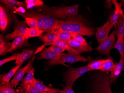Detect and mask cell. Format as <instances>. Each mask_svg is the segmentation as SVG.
<instances>
[{
  "label": "cell",
  "mask_w": 124,
  "mask_h": 93,
  "mask_svg": "<svg viewBox=\"0 0 124 93\" xmlns=\"http://www.w3.org/2000/svg\"><path fill=\"white\" fill-rule=\"evenodd\" d=\"M14 20L16 23L15 29L12 33L8 34L4 37V38L6 40H12L20 35L25 36L27 28L25 22L19 20L15 17L14 18Z\"/></svg>",
  "instance_id": "cell-8"
},
{
  "label": "cell",
  "mask_w": 124,
  "mask_h": 93,
  "mask_svg": "<svg viewBox=\"0 0 124 93\" xmlns=\"http://www.w3.org/2000/svg\"><path fill=\"white\" fill-rule=\"evenodd\" d=\"M25 22L26 24L31 28L39 30L38 25L37 23L34 19L30 17H26L25 18Z\"/></svg>",
  "instance_id": "cell-31"
},
{
  "label": "cell",
  "mask_w": 124,
  "mask_h": 93,
  "mask_svg": "<svg viewBox=\"0 0 124 93\" xmlns=\"http://www.w3.org/2000/svg\"><path fill=\"white\" fill-rule=\"evenodd\" d=\"M107 60V59L92 60L90 61L87 66L91 70H100Z\"/></svg>",
  "instance_id": "cell-23"
},
{
  "label": "cell",
  "mask_w": 124,
  "mask_h": 93,
  "mask_svg": "<svg viewBox=\"0 0 124 93\" xmlns=\"http://www.w3.org/2000/svg\"><path fill=\"white\" fill-rule=\"evenodd\" d=\"M116 29L115 35L116 37H122L124 36V15H121L118 20Z\"/></svg>",
  "instance_id": "cell-20"
},
{
  "label": "cell",
  "mask_w": 124,
  "mask_h": 93,
  "mask_svg": "<svg viewBox=\"0 0 124 93\" xmlns=\"http://www.w3.org/2000/svg\"><path fill=\"white\" fill-rule=\"evenodd\" d=\"M7 44L3 39V36L2 35H0V45H4Z\"/></svg>",
  "instance_id": "cell-39"
},
{
  "label": "cell",
  "mask_w": 124,
  "mask_h": 93,
  "mask_svg": "<svg viewBox=\"0 0 124 93\" xmlns=\"http://www.w3.org/2000/svg\"><path fill=\"white\" fill-rule=\"evenodd\" d=\"M27 38L25 35H20L16 37L11 44L10 48L7 50V53L11 52L24 45L27 42Z\"/></svg>",
  "instance_id": "cell-16"
},
{
  "label": "cell",
  "mask_w": 124,
  "mask_h": 93,
  "mask_svg": "<svg viewBox=\"0 0 124 93\" xmlns=\"http://www.w3.org/2000/svg\"><path fill=\"white\" fill-rule=\"evenodd\" d=\"M116 64H115L110 58L107 59V61L101 67L100 70L103 72H111L115 68Z\"/></svg>",
  "instance_id": "cell-24"
},
{
  "label": "cell",
  "mask_w": 124,
  "mask_h": 93,
  "mask_svg": "<svg viewBox=\"0 0 124 93\" xmlns=\"http://www.w3.org/2000/svg\"><path fill=\"white\" fill-rule=\"evenodd\" d=\"M60 93H75L73 90H72V87H70L66 86L64 87L62 91H61Z\"/></svg>",
  "instance_id": "cell-38"
},
{
  "label": "cell",
  "mask_w": 124,
  "mask_h": 93,
  "mask_svg": "<svg viewBox=\"0 0 124 93\" xmlns=\"http://www.w3.org/2000/svg\"><path fill=\"white\" fill-rule=\"evenodd\" d=\"M91 70L87 66L77 68L70 67L64 74V79L66 86L72 87L77 79Z\"/></svg>",
  "instance_id": "cell-5"
},
{
  "label": "cell",
  "mask_w": 124,
  "mask_h": 93,
  "mask_svg": "<svg viewBox=\"0 0 124 93\" xmlns=\"http://www.w3.org/2000/svg\"><path fill=\"white\" fill-rule=\"evenodd\" d=\"M16 14L23 17H30L34 19L37 23L39 30L44 32H51L59 28L62 20L46 14H40L32 11H26L21 12L16 11Z\"/></svg>",
  "instance_id": "cell-2"
},
{
  "label": "cell",
  "mask_w": 124,
  "mask_h": 93,
  "mask_svg": "<svg viewBox=\"0 0 124 93\" xmlns=\"http://www.w3.org/2000/svg\"><path fill=\"white\" fill-rule=\"evenodd\" d=\"M46 49L48 51H52L57 53H62L65 51L64 49L60 47L54 45H52L49 48H46Z\"/></svg>",
  "instance_id": "cell-34"
},
{
  "label": "cell",
  "mask_w": 124,
  "mask_h": 93,
  "mask_svg": "<svg viewBox=\"0 0 124 93\" xmlns=\"http://www.w3.org/2000/svg\"><path fill=\"white\" fill-rule=\"evenodd\" d=\"M8 24V18H0V28L1 31L5 30Z\"/></svg>",
  "instance_id": "cell-36"
},
{
  "label": "cell",
  "mask_w": 124,
  "mask_h": 93,
  "mask_svg": "<svg viewBox=\"0 0 124 93\" xmlns=\"http://www.w3.org/2000/svg\"><path fill=\"white\" fill-rule=\"evenodd\" d=\"M112 2L115 5V9L114 13L110 17L109 20L115 28L118 20L120 16L124 15V14L122 8V4L118 2L117 1L115 0H112Z\"/></svg>",
  "instance_id": "cell-12"
},
{
  "label": "cell",
  "mask_w": 124,
  "mask_h": 93,
  "mask_svg": "<svg viewBox=\"0 0 124 93\" xmlns=\"http://www.w3.org/2000/svg\"><path fill=\"white\" fill-rule=\"evenodd\" d=\"M110 75L106 72H97L93 76V89L94 93H113L111 89Z\"/></svg>",
  "instance_id": "cell-3"
},
{
  "label": "cell",
  "mask_w": 124,
  "mask_h": 93,
  "mask_svg": "<svg viewBox=\"0 0 124 93\" xmlns=\"http://www.w3.org/2000/svg\"><path fill=\"white\" fill-rule=\"evenodd\" d=\"M58 34V31L57 30L53 31L41 36L39 39L44 42L45 44L44 45L46 46L57 40Z\"/></svg>",
  "instance_id": "cell-15"
},
{
  "label": "cell",
  "mask_w": 124,
  "mask_h": 93,
  "mask_svg": "<svg viewBox=\"0 0 124 93\" xmlns=\"http://www.w3.org/2000/svg\"><path fill=\"white\" fill-rule=\"evenodd\" d=\"M61 90L60 89H57L55 90H54V91H51L49 92H44V93H60V92Z\"/></svg>",
  "instance_id": "cell-40"
},
{
  "label": "cell",
  "mask_w": 124,
  "mask_h": 93,
  "mask_svg": "<svg viewBox=\"0 0 124 93\" xmlns=\"http://www.w3.org/2000/svg\"><path fill=\"white\" fill-rule=\"evenodd\" d=\"M29 84L35 87L37 89L42 92H49L56 90L57 89L53 88L52 87H46L42 82L34 77L33 78Z\"/></svg>",
  "instance_id": "cell-17"
},
{
  "label": "cell",
  "mask_w": 124,
  "mask_h": 93,
  "mask_svg": "<svg viewBox=\"0 0 124 93\" xmlns=\"http://www.w3.org/2000/svg\"><path fill=\"white\" fill-rule=\"evenodd\" d=\"M23 63H21L20 65H17L16 66L13 68L7 74L3 76L2 77L0 78V81L5 82H9L13 76L14 75L16 72L18 70V69L22 65Z\"/></svg>",
  "instance_id": "cell-26"
},
{
  "label": "cell",
  "mask_w": 124,
  "mask_h": 93,
  "mask_svg": "<svg viewBox=\"0 0 124 93\" xmlns=\"http://www.w3.org/2000/svg\"><path fill=\"white\" fill-rule=\"evenodd\" d=\"M48 45H54L59 46L63 48L65 50L67 51L68 53H70L77 54V55H80V53H79L76 50L71 47L69 45V44H68L67 42H66L61 41H57L48 44Z\"/></svg>",
  "instance_id": "cell-21"
},
{
  "label": "cell",
  "mask_w": 124,
  "mask_h": 93,
  "mask_svg": "<svg viewBox=\"0 0 124 93\" xmlns=\"http://www.w3.org/2000/svg\"><path fill=\"white\" fill-rule=\"evenodd\" d=\"M113 49L117 50L120 54V56L124 57V36L117 38Z\"/></svg>",
  "instance_id": "cell-27"
},
{
  "label": "cell",
  "mask_w": 124,
  "mask_h": 93,
  "mask_svg": "<svg viewBox=\"0 0 124 93\" xmlns=\"http://www.w3.org/2000/svg\"><path fill=\"white\" fill-rule=\"evenodd\" d=\"M121 1H122V3H123L124 5V0H122Z\"/></svg>",
  "instance_id": "cell-41"
},
{
  "label": "cell",
  "mask_w": 124,
  "mask_h": 93,
  "mask_svg": "<svg viewBox=\"0 0 124 93\" xmlns=\"http://www.w3.org/2000/svg\"><path fill=\"white\" fill-rule=\"evenodd\" d=\"M67 42L71 47L76 50L80 54L92 51L93 50V48L89 45L83 44L72 39H70Z\"/></svg>",
  "instance_id": "cell-13"
},
{
  "label": "cell",
  "mask_w": 124,
  "mask_h": 93,
  "mask_svg": "<svg viewBox=\"0 0 124 93\" xmlns=\"http://www.w3.org/2000/svg\"><path fill=\"white\" fill-rule=\"evenodd\" d=\"M72 38L73 40L76 41L77 42H80L83 44L85 45H88L86 40L84 38L82 37V35L76 34L72 33Z\"/></svg>",
  "instance_id": "cell-32"
},
{
  "label": "cell",
  "mask_w": 124,
  "mask_h": 93,
  "mask_svg": "<svg viewBox=\"0 0 124 93\" xmlns=\"http://www.w3.org/2000/svg\"><path fill=\"white\" fill-rule=\"evenodd\" d=\"M123 70H124V57L120 56V60L119 63L116 64L115 68L109 74L111 84L115 82L120 74Z\"/></svg>",
  "instance_id": "cell-11"
},
{
  "label": "cell",
  "mask_w": 124,
  "mask_h": 93,
  "mask_svg": "<svg viewBox=\"0 0 124 93\" xmlns=\"http://www.w3.org/2000/svg\"><path fill=\"white\" fill-rule=\"evenodd\" d=\"M34 58L29 61L25 67L20 68H19L15 74L12 80L11 81V84L13 88L16 87L18 85L19 83L21 81L23 78V76L25 74L27 73L28 71L32 68L33 63L34 61Z\"/></svg>",
  "instance_id": "cell-10"
},
{
  "label": "cell",
  "mask_w": 124,
  "mask_h": 93,
  "mask_svg": "<svg viewBox=\"0 0 124 93\" xmlns=\"http://www.w3.org/2000/svg\"><path fill=\"white\" fill-rule=\"evenodd\" d=\"M44 33L42 31L40 30H37L31 28H27L25 37L27 39L29 38L33 37H40L42 36V34Z\"/></svg>",
  "instance_id": "cell-25"
},
{
  "label": "cell",
  "mask_w": 124,
  "mask_h": 93,
  "mask_svg": "<svg viewBox=\"0 0 124 93\" xmlns=\"http://www.w3.org/2000/svg\"><path fill=\"white\" fill-rule=\"evenodd\" d=\"M115 31H113L108 38L104 40L97 48L95 50L98 53L110 58V51L113 49L116 42Z\"/></svg>",
  "instance_id": "cell-7"
},
{
  "label": "cell",
  "mask_w": 124,
  "mask_h": 93,
  "mask_svg": "<svg viewBox=\"0 0 124 93\" xmlns=\"http://www.w3.org/2000/svg\"><path fill=\"white\" fill-rule=\"evenodd\" d=\"M88 59L80 55L68 53L63 56L59 57L53 60L48 61V64L51 65H56L60 64H64L65 63H74L78 61L85 62Z\"/></svg>",
  "instance_id": "cell-6"
},
{
  "label": "cell",
  "mask_w": 124,
  "mask_h": 93,
  "mask_svg": "<svg viewBox=\"0 0 124 93\" xmlns=\"http://www.w3.org/2000/svg\"><path fill=\"white\" fill-rule=\"evenodd\" d=\"M26 7L28 9L35 7H39L43 5L44 3L41 0H25Z\"/></svg>",
  "instance_id": "cell-30"
},
{
  "label": "cell",
  "mask_w": 124,
  "mask_h": 93,
  "mask_svg": "<svg viewBox=\"0 0 124 93\" xmlns=\"http://www.w3.org/2000/svg\"><path fill=\"white\" fill-rule=\"evenodd\" d=\"M113 26L110 21L108 20L103 25L97 28L95 35L98 43L100 44L108 37L109 33Z\"/></svg>",
  "instance_id": "cell-9"
},
{
  "label": "cell",
  "mask_w": 124,
  "mask_h": 93,
  "mask_svg": "<svg viewBox=\"0 0 124 93\" xmlns=\"http://www.w3.org/2000/svg\"><path fill=\"white\" fill-rule=\"evenodd\" d=\"M9 46V45L8 44L4 45H0V55L6 54L7 50L10 48Z\"/></svg>",
  "instance_id": "cell-37"
},
{
  "label": "cell",
  "mask_w": 124,
  "mask_h": 93,
  "mask_svg": "<svg viewBox=\"0 0 124 93\" xmlns=\"http://www.w3.org/2000/svg\"><path fill=\"white\" fill-rule=\"evenodd\" d=\"M24 93H44L37 89L36 88L29 84Z\"/></svg>",
  "instance_id": "cell-35"
},
{
  "label": "cell",
  "mask_w": 124,
  "mask_h": 93,
  "mask_svg": "<svg viewBox=\"0 0 124 93\" xmlns=\"http://www.w3.org/2000/svg\"><path fill=\"white\" fill-rule=\"evenodd\" d=\"M0 93H19L18 90L14 89L11 85V83L0 81Z\"/></svg>",
  "instance_id": "cell-22"
},
{
  "label": "cell",
  "mask_w": 124,
  "mask_h": 93,
  "mask_svg": "<svg viewBox=\"0 0 124 93\" xmlns=\"http://www.w3.org/2000/svg\"><path fill=\"white\" fill-rule=\"evenodd\" d=\"M35 51L31 50L25 49L22 50L18 59L16 61L15 63L17 65L23 63V62L32 57L34 54Z\"/></svg>",
  "instance_id": "cell-19"
},
{
  "label": "cell",
  "mask_w": 124,
  "mask_h": 93,
  "mask_svg": "<svg viewBox=\"0 0 124 93\" xmlns=\"http://www.w3.org/2000/svg\"><path fill=\"white\" fill-rule=\"evenodd\" d=\"M0 2L5 4L8 8H13L15 6H25L24 3L15 0H1Z\"/></svg>",
  "instance_id": "cell-29"
},
{
  "label": "cell",
  "mask_w": 124,
  "mask_h": 93,
  "mask_svg": "<svg viewBox=\"0 0 124 93\" xmlns=\"http://www.w3.org/2000/svg\"><path fill=\"white\" fill-rule=\"evenodd\" d=\"M57 30L76 34L82 36H92L95 34L94 28L88 25L85 19L78 15L69 17L65 21L62 20Z\"/></svg>",
  "instance_id": "cell-1"
},
{
  "label": "cell",
  "mask_w": 124,
  "mask_h": 93,
  "mask_svg": "<svg viewBox=\"0 0 124 93\" xmlns=\"http://www.w3.org/2000/svg\"><path fill=\"white\" fill-rule=\"evenodd\" d=\"M65 54V53H57L52 51H48L46 49V48H45L42 50L41 53L39 55L38 59L40 60V59H47L54 60L56 58L63 56Z\"/></svg>",
  "instance_id": "cell-18"
},
{
  "label": "cell",
  "mask_w": 124,
  "mask_h": 93,
  "mask_svg": "<svg viewBox=\"0 0 124 93\" xmlns=\"http://www.w3.org/2000/svg\"><path fill=\"white\" fill-rule=\"evenodd\" d=\"M72 33L69 32L58 31L57 41H61L67 42L69 40L71 39L72 38Z\"/></svg>",
  "instance_id": "cell-28"
},
{
  "label": "cell",
  "mask_w": 124,
  "mask_h": 93,
  "mask_svg": "<svg viewBox=\"0 0 124 93\" xmlns=\"http://www.w3.org/2000/svg\"><path fill=\"white\" fill-rule=\"evenodd\" d=\"M34 68H32L27 72L25 76L22 79L20 84V88L18 89L19 93H24L30 81L34 77Z\"/></svg>",
  "instance_id": "cell-14"
},
{
  "label": "cell",
  "mask_w": 124,
  "mask_h": 93,
  "mask_svg": "<svg viewBox=\"0 0 124 93\" xmlns=\"http://www.w3.org/2000/svg\"><path fill=\"white\" fill-rule=\"evenodd\" d=\"M79 4L69 7H51L47 10V14L54 18L61 19H67L71 16L77 15Z\"/></svg>",
  "instance_id": "cell-4"
},
{
  "label": "cell",
  "mask_w": 124,
  "mask_h": 93,
  "mask_svg": "<svg viewBox=\"0 0 124 93\" xmlns=\"http://www.w3.org/2000/svg\"><path fill=\"white\" fill-rule=\"evenodd\" d=\"M20 54V53H19L14 54L10 57L6 58L5 59L0 60V66H2L3 65L5 64L6 63H7V62H9V61L15 60H16L19 57Z\"/></svg>",
  "instance_id": "cell-33"
}]
</instances>
